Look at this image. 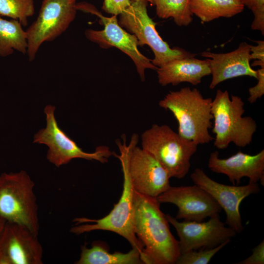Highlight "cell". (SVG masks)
<instances>
[{"mask_svg": "<svg viewBox=\"0 0 264 264\" xmlns=\"http://www.w3.org/2000/svg\"><path fill=\"white\" fill-rule=\"evenodd\" d=\"M212 100L211 98H204L196 88L185 87L170 91L158 105L173 114L178 123L177 133L198 145L214 140L209 133L213 118Z\"/></svg>", "mask_w": 264, "mask_h": 264, "instance_id": "3957f363", "label": "cell"}, {"mask_svg": "<svg viewBox=\"0 0 264 264\" xmlns=\"http://www.w3.org/2000/svg\"><path fill=\"white\" fill-rule=\"evenodd\" d=\"M134 1H137V0H132ZM146 0L148 2H149L152 5H154V0Z\"/></svg>", "mask_w": 264, "mask_h": 264, "instance_id": "1f68e13d", "label": "cell"}, {"mask_svg": "<svg viewBox=\"0 0 264 264\" xmlns=\"http://www.w3.org/2000/svg\"><path fill=\"white\" fill-rule=\"evenodd\" d=\"M6 221L0 217V237L4 229Z\"/></svg>", "mask_w": 264, "mask_h": 264, "instance_id": "f546056e", "label": "cell"}, {"mask_svg": "<svg viewBox=\"0 0 264 264\" xmlns=\"http://www.w3.org/2000/svg\"><path fill=\"white\" fill-rule=\"evenodd\" d=\"M244 103L240 96L229 97L227 90L218 89L212 100L211 113L215 134L214 146L218 149L227 148L231 143L239 147L250 145L257 125L251 116L243 117Z\"/></svg>", "mask_w": 264, "mask_h": 264, "instance_id": "277c9868", "label": "cell"}, {"mask_svg": "<svg viewBox=\"0 0 264 264\" xmlns=\"http://www.w3.org/2000/svg\"><path fill=\"white\" fill-rule=\"evenodd\" d=\"M166 217L176 231L180 254L192 250L212 248L231 240L236 232L225 226L217 214L206 222L179 221L169 214Z\"/></svg>", "mask_w": 264, "mask_h": 264, "instance_id": "7c38bea8", "label": "cell"}, {"mask_svg": "<svg viewBox=\"0 0 264 264\" xmlns=\"http://www.w3.org/2000/svg\"><path fill=\"white\" fill-rule=\"evenodd\" d=\"M76 8L77 10L96 15L99 19V22L104 26L102 30L87 29L85 32L86 38L102 48L115 47L129 56L134 63L141 81H145L146 69L156 70L157 67L138 50L136 37L126 32L119 25L117 16H104L94 5L86 2L77 3Z\"/></svg>", "mask_w": 264, "mask_h": 264, "instance_id": "9c48e42d", "label": "cell"}, {"mask_svg": "<svg viewBox=\"0 0 264 264\" xmlns=\"http://www.w3.org/2000/svg\"><path fill=\"white\" fill-rule=\"evenodd\" d=\"M252 66H260L261 67H264V61L260 60H256L254 61L252 65Z\"/></svg>", "mask_w": 264, "mask_h": 264, "instance_id": "4dcf8cb0", "label": "cell"}, {"mask_svg": "<svg viewBox=\"0 0 264 264\" xmlns=\"http://www.w3.org/2000/svg\"><path fill=\"white\" fill-rule=\"evenodd\" d=\"M77 0H43L36 20L25 30L29 61H34L43 44L53 41L67 30L75 18Z\"/></svg>", "mask_w": 264, "mask_h": 264, "instance_id": "30bf717a", "label": "cell"}, {"mask_svg": "<svg viewBox=\"0 0 264 264\" xmlns=\"http://www.w3.org/2000/svg\"><path fill=\"white\" fill-rule=\"evenodd\" d=\"M256 46L250 45V59L264 61V41H257Z\"/></svg>", "mask_w": 264, "mask_h": 264, "instance_id": "f1b7e54d", "label": "cell"}, {"mask_svg": "<svg viewBox=\"0 0 264 264\" xmlns=\"http://www.w3.org/2000/svg\"><path fill=\"white\" fill-rule=\"evenodd\" d=\"M55 107L46 105L44 109L46 126L39 131L34 136L33 142L48 147L46 158L57 167L68 163L75 158L96 160L102 163L107 162L108 158L114 155L109 148L105 146L97 147L94 152L87 153L82 150L59 127L54 111Z\"/></svg>", "mask_w": 264, "mask_h": 264, "instance_id": "ba28073f", "label": "cell"}, {"mask_svg": "<svg viewBox=\"0 0 264 264\" xmlns=\"http://www.w3.org/2000/svg\"><path fill=\"white\" fill-rule=\"evenodd\" d=\"M148 1L132 0L130 6L120 14L118 23L122 27L133 34L137 39L138 45H148L153 51L152 64L157 67L178 59L195 57L196 54L184 49L171 48L157 32L156 23L147 12Z\"/></svg>", "mask_w": 264, "mask_h": 264, "instance_id": "52a82bcc", "label": "cell"}, {"mask_svg": "<svg viewBox=\"0 0 264 264\" xmlns=\"http://www.w3.org/2000/svg\"><path fill=\"white\" fill-rule=\"evenodd\" d=\"M34 0H0V16L18 21L23 27L35 13Z\"/></svg>", "mask_w": 264, "mask_h": 264, "instance_id": "603a6c76", "label": "cell"}, {"mask_svg": "<svg viewBox=\"0 0 264 264\" xmlns=\"http://www.w3.org/2000/svg\"><path fill=\"white\" fill-rule=\"evenodd\" d=\"M142 148L152 155L171 177L181 179L189 172L198 145L167 125L153 124L141 135Z\"/></svg>", "mask_w": 264, "mask_h": 264, "instance_id": "8992f818", "label": "cell"}, {"mask_svg": "<svg viewBox=\"0 0 264 264\" xmlns=\"http://www.w3.org/2000/svg\"><path fill=\"white\" fill-rule=\"evenodd\" d=\"M156 70L162 86H176L183 82L196 86L201 83L203 77L211 74L208 62L195 57L172 60Z\"/></svg>", "mask_w": 264, "mask_h": 264, "instance_id": "ac0fdd59", "label": "cell"}, {"mask_svg": "<svg viewBox=\"0 0 264 264\" xmlns=\"http://www.w3.org/2000/svg\"><path fill=\"white\" fill-rule=\"evenodd\" d=\"M257 71V84L248 89V101L250 103H255L261 98L264 94V67H261Z\"/></svg>", "mask_w": 264, "mask_h": 264, "instance_id": "484cf974", "label": "cell"}, {"mask_svg": "<svg viewBox=\"0 0 264 264\" xmlns=\"http://www.w3.org/2000/svg\"><path fill=\"white\" fill-rule=\"evenodd\" d=\"M250 44L242 42L235 50L223 53L204 51L201 55L207 58L212 75L211 89L226 80L242 76L257 78V71L250 64Z\"/></svg>", "mask_w": 264, "mask_h": 264, "instance_id": "e0dca14e", "label": "cell"}, {"mask_svg": "<svg viewBox=\"0 0 264 264\" xmlns=\"http://www.w3.org/2000/svg\"><path fill=\"white\" fill-rule=\"evenodd\" d=\"M130 0H104L102 9L112 15L121 14L130 5Z\"/></svg>", "mask_w": 264, "mask_h": 264, "instance_id": "4316f807", "label": "cell"}, {"mask_svg": "<svg viewBox=\"0 0 264 264\" xmlns=\"http://www.w3.org/2000/svg\"><path fill=\"white\" fill-rule=\"evenodd\" d=\"M230 241L227 240L212 248H201L198 250H192L181 253L176 264H208L214 256L229 243Z\"/></svg>", "mask_w": 264, "mask_h": 264, "instance_id": "cb8c5ba5", "label": "cell"}, {"mask_svg": "<svg viewBox=\"0 0 264 264\" xmlns=\"http://www.w3.org/2000/svg\"><path fill=\"white\" fill-rule=\"evenodd\" d=\"M37 236L23 225L6 221L0 237V264H42Z\"/></svg>", "mask_w": 264, "mask_h": 264, "instance_id": "5bb4252c", "label": "cell"}, {"mask_svg": "<svg viewBox=\"0 0 264 264\" xmlns=\"http://www.w3.org/2000/svg\"><path fill=\"white\" fill-rule=\"evenodd\" d=\"M243 5L251 10L254 19L251 28L264 35V0H241Z\"/></svg>", "mask_w": 264, "mask_h": 264, "instance_id": "d4e9b609", "label": "cell"}, {"mask_svg": "<svg viewBox=\"0 0 264 264\" xmlns=\"http://www.w3.org/2000/svg\"><path fill=\"white\" fill-rule=\"evenodd\" d=\"M123 142L116 141L120 154H114L121 162L123 174V185L122 195L118 202L105 217L99 219H90L84 217L75 218V225L70 232L80 235L95 230H105L114 232L126 239L132 248L137 249L142 260L143 246L137 238L134 228V188L130 176L129 163L131 154L137 145L138 135L134 133L128 145L125 135H122Z\"/></svg>", "mask_w": 264, "mask_h": 264, "instance_id": "7a4b0ae2", "label": "cell"}, {"mask_svg": "<svg viewBox=\"0 0 264 264\" xmlns=\"http://www.w3.org/2000/svg\"><path fill=\"white\" fill-rule=\"evenodd\" d=\"M160 205L156 198L134 191V228L143 246L144 264H174L180 255Z\"/></svg>", "mask_w": 264, "mask_h": 264, "instance_id": "6da1fadb", "label": "cell"}, {"mask_svg": "<svg viewBox=\"0 0 264 264\" xmlns=\"http://www.w3.org/2000/svg\"><path fill=\"white\" fill-rule=\"evenodd\" d=\"M244 8L241 0H190L192 13L204 22L221 17H232Z\"/></svg>", "mask_w": 264, "mask_h": 264, "instance_id": "ffe728a7", "label": "cell"}, {"mask_svg": "<svg viewBox=\"0 0 264 264\" xmlns=\"http://www.w3.org/2000/svg\"><path fill=\"white\" fill-rule=\"evenodd\" d=\"M159 203L176 205L178 212L176 218L185 221H203L219 213L222 209L206 191L195 184L192 186L171 187L156 198Z\"/></svg>", "mask_w": 264, "mask_h": 264, "instance_id": "4fadbf2b", "label": "cell"}, {"mask_svg": "<svg viewBox=\"0 0 264 264\" xmlns=\"http://www.w3.org/2000/svg\"><path fill=\"white\" fill-rule=\"evenodd\" d=\"M35 184L24 171L0 176V217L23 225L38 235V206Z\"/></svg>", "mask_w": 264, "mask_h": 264, "instance_id": "5b68a950", "label": "cell"}, {"mask_svg": "<svg viewBox=\"0 0 264 264\" xmlns=\"http://www.w3.org/2000/svg\"><path fill=\"white\" fill-rule=\"evenodd\" d=\"M26 31L17 20H7L0 16V56L6 57L14 50L25 54L27 50Z\"/></svg>", "mask_w": 264, "mask_h": 264, "instance_id": "44dd1931", "label": "cell"}, {"mask_svg": "<svg viewBox=\"0 0 264 264\" xmlns=\"http://www.w3.org/2000/svg\"><path fill=\"white\" fill-rule=\"evenodd\" d=\"M157 16L161 19H173L179 26H188L193 21L190 0H154Z\"/></svg>", "mask_w": 264, "mask_h": 264, "instance_id": "7402d4cb", "label": "cell"}, {"mask_svg": "<svg viewBox=\"0 0 264 264\" xmlns=\"http://www.w3.org/2000/svg\"><path fill=\"white\" fill-rule=\"evenodd\" d=\"M208 167L214 173L227 176L233 185L239 184L243 177H248L249 183L260 181L264 185V150L254 155L239 151L225 159L220 158L216 151L210 154Z\"/></svg>", "mask_w": 264, "mask_h": 264, "instance_id": "2e32d148", "label": "cell"}, {"mask_svg": "<svg viewBox=\"0 0 264 264\" xmlns=\"http://www.w3.org/2000/svg\"><path fill=\"white\" fill-rule=\"evenodd\" d=\"M129 170L134 190L141 194L156 198L171 186L167 170L152 155L137 146L131 154Z\"/></svg>", "mask_w": 264, "mask_h": 264, "instance_id": "9a60e30c", "label": "cell"}, {"mask_svg": "<svg viewBox=\"0 0 264 264\" xmlns=\"http://www.w3.org/2000/svg\"><path fill=\"white\" fill-rule=\"evenodd\" d=\"M190 177L195 184L209 193L224 210L225 224L236 233H241L244 227L240 206L246 197L260 192L258 183L249 182L242 186L225 185L214 180L200 168L195 169Z\"/></svg>", "mask_w": 264, "mask_h": 264, "instance_id": "8fae6325", "label": "cell"}, {"mask_svg": "<svg viewBox=\"0 0 264 264\" xmlns=\"http://www.w3.org/2000/svg\"><path fill=\"white\" fill-rule=\"evenodd\" d=\"M252 254L243 260L236 263L237 264H264V240L252 250Z\"/></svg>", "mask_w": 264, "mask_h": 264, "instance_id": "83f0119b", "label": "cell"}, {"mask_svg": "<svg viewBox=\"0 0 264 264\" xmlns=\"http://www.w3.org/2000/svg\"><path fill=\"white\" fill-rule=\"evenodd\" d=\"M81 254L76 264H142L140 252L132 248L124 253L114 252L110 253L103 243L93 242L90 248L86 245L81 247Z\"/></svg>", "mask_w": 264, "mask_h": 264, "instance_id": "d6986e66", "label": "cell"}]
</instances>
